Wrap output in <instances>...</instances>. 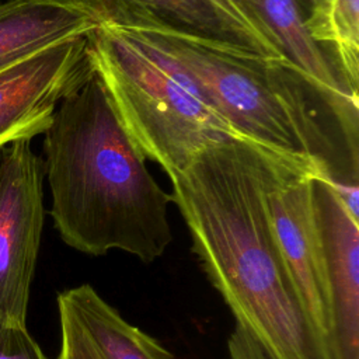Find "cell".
Here are the masks:
<instances>
[{
    "label": "cell",
    "instance_id": "cell-1",
    "mask_svg": "<svg viewBox=\"0 0 359 359\" xmlns=\"http://www.w3.org/2000/svg\"><path fill=\"white\" fill-rule=\"evenodd\" d=\"M286 158L241 139L212 144L168 175L171 198L188 227L192 252L237 327L269 359H332L272 229L266 189Z\"/></svg>",
    "mask_w": 359,
    "mask_h": 359
},
{
    "label": "cell",
    "instance_id": "cell-2",
    "mask_svg": "<svg viewBox=\"0 0 359 359\" xmlns=\"http://www.w3.org/2000/svg\"><path fill=\"white\" fill-rule=\"evenodd\" d=\"M50 216L60 238L93 257L111 250L160 258L172 202L146 167L95 72L62 100L43 133Z\"/></svg>",
    "mask_w": 359,
    "mask_h": 359
},
{
    "label": "cell",
    "instance_id": "cell-3",
    "mask_svg": "<svg viewBox=\"0 0 359 359\" xmlns=\"http://www.w3.org/2000/svg\"><path fill=\"white\" fill-rule=\"evenodd\" d=\"M125 34L172 63L243 139L335 174L332 142L307 102L311 87L287 63L167 31Z\"/></svg>",
    "mask_w": 359,
    "mask_h": 359
},
{
    "label": "cell",
    "instance_id": "cell-4",
    "mask_svg": "<svg viewBox=\"0 0 359 359\" xmlns=\"http://www.w3.org/2000/svg\"><path fill=\"white\" fill-rule=\"evenodd\" d=\"M90 42L95 72L128 135L167 175L212 144L245 140L156 50L109 27L93 31Z\"/></svg>",
    "mask_w": 359,
    "mask_h": 359
},
{
    "label": "cell",
    "instance_id": "cell-5",
    "mask_svg": "<svg viewBox=\"0 0 359 359\" xmlns=\"http://www.w3.org/2000/svg\"><path fill=\"white\" fill-rule=\"evenodd\" d=\"M43 161L31 140L0 149V321L27 325L43 227Z\"/></svg>",
    "mask_w": 359,
    "mask_h": 359
},
{
    "label": "cell",
    "instance_id": "cell-6",
    "mask_svg": "<svg viewBox=\"0 0 359 359\" xmlns=\"http://www.w3.org/2000/svg\"><path fill=\"white\" fill-rule=\"evenodd\" d=\"M320 171L328 170L282 160L269 180L266 202L275 238L304 309L330 345V280L311 192V178Z\"/></svg>",
    "mask_w": 359,
    "mask_h": 359
},
{
    "label": "cell",
    "instance_id": "cell-7",
    "mask_svg": "<svg viewBox=\"0 0 359 359\" xmlns=\"http://www.w3.org/2000/svg\"><path fill=\"white\" fill-rule=\"evenodd\" d=\"M94 73L90 34L0 70V149L45 133L62 100Z\"/></svg>",
    "mask_w": 359,
    "mask_h": 359
},
{
    "label": "cell",
    "instance_id": "cell-8",
    "mask_svg": "<svg viewBox=\"0 0 359 359\" xmlns=\"http://www.w3.org/2000/svg\"><path fill=\"white\" fill-rule=\"evenodd\" d=\"M245 24L266 41L321 97L341 128L348 149L358 156V95L332 57L306 29L309 0H231Z\"/></svg>",
    "mask_w": 359,
    "mask_h": 359
},
{
    "label": "cell",
    "instance_id": "cell-9",
    "mask_svg": "<svg viewBox=\"0 0 359 359\" xmlns=\"http://www.w3.org/2000/svg\"><path fill=\"white\" fill-rule=\"evenodd\" d=\"M311 178L313 203L325 252L332 359H359V219L353 217L324 180Z\"/></svg>",
    "mask_w": 359,
    "mask_h": 359
},
{
    "label": "cell",
    "instance_id": "cell-10",
    "mask_svg": "<svg viewBox=\"0 0 359 359\" xmlns=\"http://www.w3.org/2000/svg\"><path fill=\"white\" fill-rule=\"evenodd\" d=\"M56 304L60 328L56 359H175L88 283L59 292Z\"/></svg>",
    "mask_w": 359,
    "mask_h": 359
},
{
    "label": "cell",
    "instance_id": "cell-11",
    "mask_svg": "<svg viewBox=\"0 0 359 359\" xmlns=\"http://www.w3.org/2000/svg\"><path fill=\"white\" fill-rule=\"evenodd\" d=\"M79 1L93 13L100 27H109L123 32L167 31L285 62L271 46L227 20L205 0Z\"/></svg>",
    "mask_w": 359,
    "mask_h": 359
},
{
    "label": "cell",
    "instance_id": "cell-12",
    "mask_svg": "<svg viewBox=\"0 0 359 359\" xmlns=\"http://www.w3.org/2000/svg\"><path fill=\"white\" fill-rule=\"evenodd\" d=\"M98 27L79 0H0V70Z\"/></svg>",
    "mask_w": 359,
    "mask_h": 359
},
{
    "label": "cell",
    "instance_id": "cell-13",
    "mask_svg": "<svg viewBox=\"0 0 359 359\" xmlns=\"http://www.w3.org/2000/svg\"><path fill=\"white\" fill-rule=\"evenodd\" d=\"M310 38L335 62L349 90L359 84V0H325L310 7L306 18Z\"/></svg>",
    "mask_w": 359,
    "mask_h": 359
},
{
    "label": "cell",
    "instance_id": "cell-14",
    "mask_svg": "<svg viewBox=\"0 0 359 359\" xmlns=\"http://www.w3.org/2000/svg\"><path fill=\"white\" fill-rule=\"evenodd\" d=\"M0 359H50L31 337L27 325L0 321Z\"/></svg>",
    "mask_w": 359,
    "mask_h": 359
},
{
    "label": "cell",
    "instance_id": "cell-15",
    "mask_svg": "<svg viewBox=\"0 0 359 359\" xmlns=\"http://www.w3.org/2000/svg\"><path fill=\"white\" fill-rule=\"evenodd\" d=\"M226 359H269L262 348L240 327L236 325L234 331L227 339V358Z\"/></svg>",
    "mask_w": 359,
    "mask_h": 359
},
{
    "label": "cell",
    "instance_id": "cell-16",
    "mask_svg": "<svg viewBox=\"0 0 359 359\" xmlns=\"http://www.w3.org/2000/svg\"><path fill=\"white\" fill-rule=\"evenodd\" d=\"M205 1H208L213 8H216L220 14H223L227 20H230L231 22H234V24H237V25H240L241 28H244L245 31H248L250 34H252L254 36H257V38H259L262 42H265L268 46H271L266 41H264L258 34H255L247 24H245V21L243 20V17H241V14L238 13V10L236 8V6L231 3V0H205ZM272 48V46H271ZM273 49V48H272ZM275 50V49H273ZM276 52V50H275ZM278 53V52H276Z\"/></svg>",
    "mask_w": 359,
    "mask_h": 359
},
{
    "label": "cell",
    "instance_id": "cell-17",
    "mask_svg": "<svg viewBox=\"0 0 359 359\" xmlns=\"http://www.w3.org/2000/svg\"><path fill=\"white\" fill-rule=\"evenodd\" d=\"M309 1H310V7H313V6H317V4H320V3H323L325 0H309Z\"/></svg>",
    "mask_w": 359,
    "mask_h": 359
}]
</instances>
